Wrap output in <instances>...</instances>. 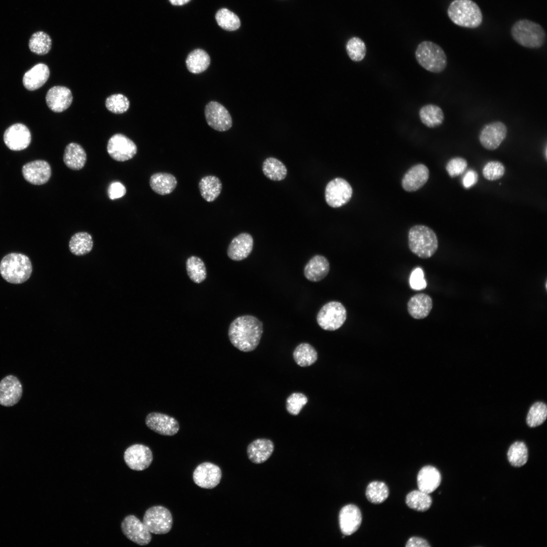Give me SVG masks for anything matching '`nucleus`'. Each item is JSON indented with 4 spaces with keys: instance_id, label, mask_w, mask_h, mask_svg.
<instances>
[{
    "instance_id": "8fccbe9b",
    "label": "nucleus",
    "mask_w": 547,
    "mask_h": 547,
    "mask_svg": "<svg viewBox=\"0 0 547 547\" xmlns=\"http://www.w3.org/2000/svg\"><path fill=\"white\" fill-rule=\"evenodd\" d=\"M409 283L411 288L414 290H420L426 288V282L422 269L416 268L412 271L410 277Z\"/></svg>"
},
{
    "instance_id": "aec40b11",
    "label": "nucleus",
    "mask_w": 547,
    "mask_h": 547,
    "mask_svg": "<svg viewBox=\"0 0 547 547\" xmlns=\"http://www.w3.org/2000/svg\"><path fill=\"white\" fill-rule=\"evenodd\" d=\"M361 522V512L356 505L347 504L340 510L339 524L343 535H350L355 533L359 528Z\"/></svg>"
},
{
    "instance_id": "72a5a7b5",
    "label": "nucleus",
    "mask_w": 547,
    "mask_h": 547,
    "mask_svg": "<svg viewBox=\"0 0 547 547\" xmlns=\"http://www.w3.org/2000/svg\"><path fill=\"white\" fill-rule=\"evenodd\" d=\"M93 247L92 237L87 232H78L74 234L69 242L70 252L76 256H83L90 252Z\"/></svg>"
},
{
    "instance_id": "b1692460",
    "label": "nucleus",
    "mask_w": 547,
    "mask_h": 547,
    "mask_svg": "<svg viewBox=\"0 0 547 547\" xmlns=\"http://www.w3.org/2000/svg\"><path fill=\"white\" fill-rule=\"evenodd\" d=\"M330 270L329 261L325 256L316 255L310 259L304 267V276L312 282L323 280Z\"/></svg>"
},
{
    "instance_id": "dca6fc26",
    "label": "nucleus",
    "mask_w": 547,
    "mask_h": 547,
    "mask_svg": "<svg viewBox=\"0 0 547 547\" xmlns=\"http://www.w3.org/2000/svg\"><path fill=\"white\" fill-rule=\"evenodd\" d=\"M145 424L150 429L164 436H173L179 430V423L175 418L160 412L149 413Z\"/></svg>"
},
{
    "instance_id": "a18cd8bd",
    "label": "nucleus",
    "mask_w": 547,
    "mask_h": 547,
    "mask_svg": "<svg viewBox=\"0 0 547 547\" xmlns=\"http://www.w3.org/2000/svg\"><path fill=\"white\" fill-rule=\"evenodd\" d=\"M105 106L110 112L121 114L128 110L130 106V101L124 95L115 94L106 98Z\"/></svg>"
},
{
    "instance_id": "4be33fe9",
    "label": "nucleus",
    "mask_w": 547,
    "mask_h": 547,
    "mask_svg": "<svg viewBox=\"0 0 547 547\" xmlns=\"http://www.w3.org/2000/svg\"><path fill=\"white\" fill-rule=\"evenodd\" d=\"M429 176V170L425 165L416 164L405 173L402 180V186L407 191H416L426 183Z\"/></svg>"
},
{
    "instance_id": "4c0bfd02",
    "label": "nucleus",
    "mask_w": 547,
    "mask_h": 547,
    "mask_svg": "<svg viewBox=\"0 0 547 547\" xmlns=\"http://www.w3.org/2000/svg\"><path fill=\"white\" fill-rule=\"evenodd\" d=\"M28 46L32 52L38 55H44L51 49L52 40L47 33L36 31L31 35Z\"/></svg>"
},
{
    "instance_id": "ea45409f",
    "label": "nucleus",
    "mask_w": 547,
    "mask_h": 547,
    "mask_svg": "<svg viewBox=\"0 0 547 547\" xmlns=\"http://www.w3.org/2000/svg\"><path fill=\"white\" fill-rule=\"evenodd\" d=\"M507 459L511 465L521 467L527 461L528 449L526 444L521 441H517L510 447L507 453Z\"/></svg>"
},
{
    "instance_id": "f8f14e48",
    "label": "nucleus",
    "mask_w": 547,
    "mask_h": 547,
    "mask_svg": "<svg viewBox=\"0 0 547 547\" xmlns=\"http://www.w3.org/2000/svg\"><path fill=\"white\" fill-rule=\"evenodd\" d=\"M121 529L128 539L139 545H146L151 540V533L147 528L134 515L127 516L124 519Z\"/></svg>"
},
{
    "instance_id": "c756f323",
    "label": "nucleus",
    "mask_w": 547,
    "mask_h": 547,
    "mask_svg": "<svg viewBox=\"0 0 547 547\" xmlns=\"http://www.w3.org/2000/svg\"><path fill=\"white\" fill-rule=\"evenodd\" d=\"M177 181L172 174L158 172L152 174L149 179V185L152 190L160 195L171 193L175 189Z\"/></svg>"
},
{
    "instance_id": "9d476101",
    "label": "nucleus",
    "mask_w": 547,
    "mask_h": 547,
    "mask_svg": "<svg viewBox=\"0 0 547 547\" xmlns=\"http://www.w3.org/2000/svg\"><path fill=\"white\" fill-rule=\"evenodd\" d=\"M107 151L115 161L125 162L132 159L136 154L137 147L130 138L122 134H115L109 139Z\"/></svg>"
},
{
    "instance_id": "5fc2aeb1",
    "label": "nucleus",
    "mask_w": 547,
    "mask_h": 547,
    "mask_svg": "<svg viewBox=\"0 0 547 547\" xmlns=\"http://www.w3.org/2000/svg\"><path fill=\"white\" fill-rule=\"evenodd\" d=\"M190 0H169L170 3L174 6H181L187 4Z\"/></svg>"
},
{
    "instance_id": "cd10ccee",
    "label": "nucleus",
    "mask_w": 547,
    "mask_h": 547,
    "mask_svg": "<svg viewBox=\"0 0 547 547\" xmlns=\"http://www.w3.org/2000/svg\"><path fill=\"white\" fill-rule=\"evenodd\" d=\"M433 307L431 297L424 293H418L410 298L407 303L409 315L416 319L426 318Z\"/></svg>"
},
{
    "instance_id": "423d86ee",
    "label": "nucleus",
    "mask_w": 547,
    "mask_h": 547,
    "mask_svg": "<svg viewBox=\"0 0 547 547\" xmlns=\"http://www.w3.org/2000/svg\"><path fill=\"white\" fill-rule=\"evenodd\" d=\"M415 55L418 64L428 71L440 73L446 67L447 59L444 51L432 41H424L419 43Z\"/></svg>"
},
{
    "instance_id": "603ef678",
    "label": "nucleus",
    "mask_w": 547,
    "mask_h": 547,
    "mask_svg": "<svg viewBox=\"0 0 547 547\" xmlns=\"http://www.w3.org/2000/svg\"><path fill=\"white\" fill-rule=\"evenodd\" d=\"M478 176L473 170L467 171L462 179V184L464 188H469L474 186L478 181Z\"/></svg>"
},
{
    "instance_id": "37998d69",
    "label": "nucleus",
    "mask_w": 547,
    "mask_h": 547,
    "mask_svg": "<svg viewBox=\"0 0 547 547\" xmlns=\"http://www.w3.org/2000/svg\"><path fill=\"white\" fill-rule=\"evenodd\" d=\"M547 417V406L542 402L534 403L530 408L526 418V422L531 427L542 424Z\"/></svg>"
},
{
    "instance_id": "f3484780",
    "label": "nucleus",
    "mask_w": 547,
    "mask_h": 547,
    "mask_svg": "<svg viewBox=\"0 0 547 547\" xmlns=\"http://www.w3.org/2000/svg\"><path fill=\"white\" fill-rule=\"evenodd\" d=\"M31 139L28 128L20 123L11 126L4 134L5 144L12 150H21L26 148L30 143Z\"/></svg>"
},
{
    "instance_id": "473e14b6",
    "label": "nucleus",
    "mask_w": 547,
    "mask_h": 547,
    "mask_svg": "<svg viewBox=\"0 0 547 547\" xmlns=\"http://www.w3.org/2000/svg\"><path fill=\"white\" fill-rule=\"evenodd\" d=\"M419 116L421 122L429 128H435L441 126L444 120V114L442 109L438 105L427 104L419 110Z\"/></svg>"
},
{
    "instance_id": "2eb2a0df",
    "label": "nucleus",
    "mask_w": 547,
    "mask_h": 547,
    "mask_svg": "<svg viewBox=\"0 0 547 547\" xmlns=\"http://www.w3.org/2000/svg\"><path fill=\"white\" fill-rule=\"evenodd\" d=\"M222 473L220 467L211 462H206L199 464L193 473L194 483L202 488L213 489L221 480Z\"/></svg>"
},
{
    "instance_id": "f03ea898",
    "label": "nucleus",
    "mask_w": 547,
    "mask_h": 547,
    "mask_svg": "<svg viewBox=\"0 0 547 547\" xmlns=\"http://www.w3.org/2000/svg\"><path fill=\"white\" fill-rule=\"evenodd\" d=\"M447 15L453 23L465 28H477L483 21L481 9L472 0L452 1L448 8Z\"/></svg>"
},
{
    "instance_id": "f704fd0d",
    "label": "nucleus",
    "mask_w": 547,
    "mask_h": 547,
    "mask_svg": "<svg viewBox=\"0 0 547 547\" xmlns=\"http://www.w3.org/2000/svg\"><path fill=\"white\" fill-rule=\"evenodd\" d=\"M293 356L296 363L304 367L312 365L318 359V354L315 348L306 342L300 343L297 346L293 351Z\"/></svg>"
},
{
    "instance_id": "f257e3e1",
    "label": "nucleus",
    "mask_w": 547,
    "mask_h": 547,
    "mask_svg": "<svg viewBox=\"0 0 547 547\" xmlns=\"http://www.w3.org/2000/svg\"><path fill=\"white\" fill-rule=\"evenodd\" d=\"M263 332V323L251 315L237 317L230 323L228 335L231 344L244 352L254 350L258 345Z\"/></svg>"
},
{
    "instance_id": "864d4df0",
    "label": "nucleus",
    "mask_w": 547,
    "mask_h": 547,
    "mask_svg": "<svg viewBox=\"0 0 547 547\" xmlns=\"http://www.w3.org/2000/svg\"><path fill=\"white\" fill-rule=\"evenodd\" d=\"M405 546L406 547H429L430 545L423 538L413 536L408 539Z\"/></svg>"
},
{
    "instance_id": "e433bc0d",
    "label": "nucleus",
    "mask_w": 547,
    "mask_h": 547,
    "mask_svg": "<svg viewBox=\"0 0 547 547\" xmlns=\"http://www.w3.org/2000/svg\"><path fill=\"white\" fill-rule=\"evenodd\" d=\"M186 269L188 277L195 283L200 284L207 278L205 264L201 258L198 256H191L187 259Z\"/></svg>"
},
{
    "instance_id": "7c9ffc66",
    "label": "nucleus",
    "mask_w": 547,
    "mask_h": 547,
    "mask_svg": "<svg viewBox=\"0 0 547 547\" xmlns=\"http://www.w3.org/2000/svg\"><path fill=\"white\" fill-rule=\"evenodd\" d=\"M222 184L221 180L214 175L202 177L199 183V188L202 198L208 202L215 201L221 192Z\"/></svg>"
},
{
    "instance_id": "20e7f679",
    "label": "nucleus",
    "mask_w": 547,
    "mask_h": 547,
    "mask_svg": "<svg viewBox=\"0 0 547 547\" xmlns=\"http://www.w3.org/2000/svg\"><path fill=\"white\" fill-rule=\"evenodd\" d=\"M511 34L518 44L529 49L540 48L546 41L543 28L539 24L526 19L517 21L511 27Z\"/></svg>"
},
{
    "instance_id": "49530a36",
    "label": "nucleus",
    "mask_w": 547,
    "mask_h": 547,
    "mask_svg": "<svg viewBox=\"0 0 547 547\" xmlns=\"http://www.w3.org/2000/svg\"><path fill=\"white\" fill-rule=\"evenodd\" d=\"M307 402L308 399L304 394L293 393L286 399L287 411L292 415H297Z\"/></svg>"
},
{
    "instance_id": "58836bf2",
    "label": "nucleus",
    "mask_w": 547,
    "mask_h": 547,
    "mask_svg": "<svg viewBox=\"0 0 547 547\" xmlns=\"http://www.w3.org/2000/svg\"><path fill=\"white\" fill-rule=\"evenodd\" d=\"M406 503L409 507L415 511L425 512L430 508L432 499L429 494L415 490L407 495Z\"/></svg>"
},
{
    "instance_id": "de8ad7c7",
    "label": "nucleus",
    "mask_w": 547,
    "mask_h": 547,
    "mask_svg": "<svg viewBox=\"0 0 547 547\" xmlns=\"http://www.w3.org/2000/svg\"><path fill=\"white\" fill-rule=\"evenodd\" d=\"M505 171L504 165L500 162L492 161L488 162L483 167L482 174L488 180L494 181L501 178Z\"/></svg>"
},
{
    "instance_id": "79ce46f5",
    "label": "nucleus",
    "mask_w": 547,
    "mask_h": 547,
    "mask_svg": "<svg viewBox=\"0 0 547 547\" xmlns=\"http://www.w3.org/2000/svg\"><path fill=\"white\" fill-rule=\"evenodd\" d=\"M215 18L219 26L226 30H236L241 25L239 17L226 8H222L218 11L216 14Z\"/></svg>"
},
{
    "instance_id": "bb28decb",
    "label": "nucleus",
    "mask_w": 547,
    "mask_h": 547,
    "mask_svg": "<svg viewBox=\"0 0 547 547\" xmlns=\"http://www.w3.org/2000/svg\"><path fill=\"white\" fill-rule=\"evenodd\" d=\"M50 70L43 63L35 65L26 72L23 77L24 87L29 91L37 90L43 86L49 79Z\"/></svg>"
},
{
    "instance_id": "6ab92c4d",
    "label": "nucleus",
    "mask_w": 547,
    "mask_h": 547,
    "mask_svg": "<svg viewBox=\"0 0 547 547\" xmlns=\"http://www.w3.org/2000/svg\"><path fill=\"white\" fill-rule=\"evenodd\" d=\"M22 173L24 179L28 182L34 185H42L49 181L52 172L47 162L36 160L24 165Z\"/></svg>"
},
{
    "instance_id": "09e8293b",
    "label": "nucleus",
    "mask_w": 547,
    "mask_h": 547,
    "mask_svg": "<svg viewBox=\"0 0 547 547\" xmlns=\"http://www.w3.org/2000/svg\"><path fill=\"white\" fill-rule=\"evenodd\" d=\"M467 162L463 158L456 157L450 159L447 163L446 169L449 175L454 178L462 174L466 170Z\"/></svg>"
},
{
    "instance_id": "3c124183",
    "label": "nucleus",
    "mask_w": 547,
    "mask_h": 547,
    "mask_svg": "<svg viewBox=\"0 0 547 547\" xmlns=\"http://www.w3.org/2000/svg\"><path fill=\"white\" fill-rule=\"evenodd\" d=\"M126 193V188L124 185L119 181L111 182L108 188V194L110 200H115L123 197Z\"/></svg>"
},
{
    "instance_id": "0eeeda50",
    "label": "nucleus",
    "mask_w": 547,
    "mask_h": 547,
    "mask_svg": "<svg viewBox=\"0 0 547 547\" xmlns=\"http://www.w3.org/2000/svg\"><path fill=\"white\" fill-rule=\"evenodd\" d=\"M346 310L343 304L336 301L324 304L317 315L319 326L326 331H335L340 328L346 319Z\"/></svg>"
},
{
    "instance_id": "c03bdc74",
    "label": "nucleus",
    "mask_w": 547,
    "mask_h": 547,
    "mask_svg": "<svg viewBox=\"0 0 547 547\" xmlns=\"http://www.w3.org/2000/svg\"><path fill=\"white\" fill-rule=\"evenodd\" d=\"M345 48L348 57L355 62L363 60L367 52L365 43L357 36L349 38L346 44Z\"/></svg>"
},
{
    "instance_id": "7ed1b4c3",
    "label": "nucleus",
    "mask_w": 547,
    "mask_h": 547,
    "mask_svg": "<svg viewBox=\"0 0 547 547\" xmlns=\"http://www.w3.org/2000/svg\"><path fill=\"white\" fill-rule=\"evenodd\" d=\"M32 264L25 255L12 253L4 256L0 263V273L8 282L21 284L26 281L32 273Z\"/></svg>"
},
{
    "instance_id": "39448f33",
    "label": "nucleus",
    "mask_w": 547,
    "mask_h": 547,
    "mask_svg": "<svg viewBox=\"0 0 547 547\" xmlns=\"http://www.w3.org/2000/svg\"><path fill=\"white\" fill-rule=\"evenodd\" d=\"M408 245L411 251L422 259L432 257L438 248V240L433 229L423 225L412 226L408 232Z\"/></svg>"
},
{
    "instance_id": "5701e85b",
    "label": "nucleus",
    "mask_w": 547,
    "mask_h": 547,
    "mask_svg": "<svg viewBox=\"0 0 547 547\" xmlns=\"http://www.w3.org/2000/svg\"><path fill=\"white\" fill-rule=\"evenodd\" d=\"M253 244V239L250 234L241 233L235 237L230 243L227 250V255L232 260H243L251 254Z\"/></svg>"
},
{
    "instance_id": "c9c22d12",
    "label": "nucleus",
    "mask_w": 547,
    "mask_h": 547,
    "mask_svg": "<svg viewBox=\"0 0 547 547\" xmlns=\"http://www.w3.org/2000/svg\"><path fill=\"white\" fill-rule=\"evenodd\" d=\"M262 171L267 178L277 181L284 180L287 174V169L285 165L273 157L266 158L263 161Z\"/></svg>"
},
{
    "instance_id": "a878e982",
    "label": "nucleus",
    "mask_w": 547,
    "mask_h": 547,
    "mask_svg": "<svg viewBox=\"0 0 547 547\" xmlns=\"http://www.w3.org/2000/svg\"><path fill=\"white\" fill-rule=\"evenodd\" d=\"M441 475L434 466H423L418 472L417 483L418 489L427 494L434 492L440 485Z\"/></svg>"
},
{
    "instance_id": "6e6552de",
    "label": "nucleus",
    "mask_w": 547,
    "mask_h": 547,
    "mask_svg": "<svg viewBox=\"0 0 547 547\" xmlns=\"http://www.w3.org/2000/svg\"><path fill=\"white\" fill-rule=\"evenodd\" d=\"M143 522L149 532L155 534L168 533L173 525L170 512L166 507L153 506L147 510L144 515Z\"/></svg>"
},
{
    "instance_id": "9b49d317",
    "label": "nucleus",
    "mask_w": 547,
    "mask_h": 547,
    "mask_svg": "<svg viewBox=\"0 0 547 547\" xmlns=\"http://www.w3.org/2000/svg\"><path fill=\"white\" fill-rule=\"evenodd\" d=\"M205 115L209 126L217 131H226L232 126V121L229 112L223 105L217 101H211L207 104Z\"/></svg>"
},
{
    "instance_id": "a211bd4d",
    "label": "nucleus",
    "mask_w": 547,
    "mask_h": 547,
    "mask_svg": "<svg viewBox=\"0 0 547 547\" xmlns=\"http://www.w3.org/2000/svg\"><path fill=\"white\" fill-rule=\"evenodd\" d=\"M22 384L18 378L12 375L4 377L0 381V405L11 407L21 398Z\"/></svg>"
},
{
    "instance_id": "4468645a",
    "label": "nucleus",
    "mask_w": 547,
    "mask_h": 547,
    "mask_svg": "<svg viewBox=\"0 0 547 547\" xmlns=\"http://www.w3.org/2000/svg\"><path fill=\"white\" fill-rule=\"evenodd\" d=\"M124 459L130 468L140 471L149 467L152 461L153 455L148 447L137 444L129 447L125 450Z\"/></svg>"
},
{
    "instance_id": "393cba45",
    "label": "nucleus",
    "mask_w": 547,
    "mask_h": 547,
    "mask_svg": "<svg viewBox=\"0 0 547 547\" xmlns=\"http://www.w3.org/2000/svg\"><path fill=\"white\" fill-rule=\"evenodd\" d=\"M274 450V444L269 439H257L249 444L247 449V455L253 463L260 464L266 461Z\"/></svg>"
},
{
    "instance_id": "c85d7f7f",
    "label": "nucleus",
    "mask_w": 547,
    "mask_h": 547,
    "mask_svg": "<svg viewBox=\"0 0 547 547\" xmlns=\"http://www.w3.org/2000/svg\"><path fill=\"white\" fill-rule=\"evenodd\" d=\"M63 159L64 164L68 168L72 170H79L86 164L87 154L82 146L71 142L66 146Z\"/></svg>"
},
{
    "instance_id": "ddd939ff",
    "label": "nucleus",
    "mask_w": 547,
    "mask_h": 547,
    "mask_svg": "<svg viewBox=\"0 0 547 547\" xmlns=\"http://www.w3.org/2000/svg\"><path fill=\"white\" fill-rule=\"evenodd\" d=\"M507 132V127L503 122L495 121L488 123L480 132V142L487 150H495L505 139Z\"/></svg>"
},
{
    "instance_id": "1a4fd4ad",
    "label": "nucleus",
    "mask_w": 547,
    "mask_h": 547,
    "mask_svg": "<svg viewBox=\"0 0 547 547\" xmlns=\"http://www.w3.org/2000/svg\"><path fill=\"white\" fill-rule=\"evenodd\" d=\"M353 189L344 179L337 177L330 181L326 186L325 198L327 204L332 208H339L350 200Z\"/></svg>"
},
{
    "instance_id": "2f4dec72",
    "label": "nucleus",
    "mask_w": 547,
    "mask_h": 547,
    "mask_svg": "<svg viewBox=\"0 0 547 547\" xmlns=\"http://www.w3.org/2000/svg\"><path fill=\"white\" fill-rule=\"evenodd\" d=\"M210 62L209 54L201 49H195L189 53L185 60L188 70L194 74L200 73L206 70Z\"/></svg>"
},
{
    "instance_id": "412c9836",
    "label": "nucleus",
    "mask_w": 547,
    "mask_h": 547,
    "mask_svg": "<svg viewBox=\"0 0 547 547\" xmlns=\"http://www.w3.org/2000/svg\"><path fill=\"white\" fill-rule=\"evenodd\" d=\"M72 99L70 89L60 86L50 88L46 96L48 107L55 112H61L67 109L71 105Z\"/></svg>"
},
{
    "instance_id": "a19ab883",
    "label": "nucleus",
    "mask_w": 547,
    "mask_h": 547,
    "mask_svg": "<svg viewBox=\"0 0 547 547\" xmlns=\"http://www.w3.org/2000/svg\"><path fill=\"white\" fill-rule=\"evenodd\" d=\"M388 495V488L383 482H371L366 488V496L372 503H381L386 499Z\"/></svg>"
}]
</instances>
